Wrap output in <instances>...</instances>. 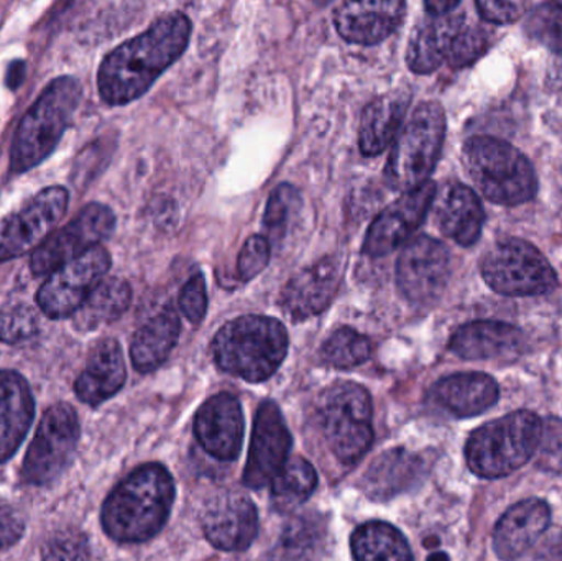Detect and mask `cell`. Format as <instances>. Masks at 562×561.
Instances as JSON below:
<instances>
[{
	"label": "cell",
	"mask_w": 562,
	"mask_h": 561,
	"mask_svg": "<svg viewBox=\"0 0 562 561\" xmlns=\"http://www.w3.org/2000/svg\"><path fill=\"white\" fill-rule=\"evenodd\" d=\"M321 431L334 457L344 464H356L373 440L372 399L362 385L337 382L321 394Z\"/></svg>",
	"instance_id": "8"
},
{
	"label": "cell",
	"mask_w": 562,
	"mask_h": 561,
	"mask_svg": "<svg viewBox=\"0 0 562 561\" xmlns=\"http://www.w3.org/2000/svg\"><path fill=\"white\" fill-rule=\"evenodd\" d=\"M270 262V243L266 236H252L246 240L237 260L240 279L252 280L267 269Z\"/></svg>",
	"instance_id": "41"
},
{
	"label": "cell",
	"mask_w": 562,
	"mask_h": 561,
	"mask_svg": "<svg viewBox=\"0 0 562 561\" xmlns=\"http://www.w3.org/2000/svg\"><path fill=\"white\" fill-rule=\"evenodd\" d=\"M550 507L541 500H527L512 506L494 530L498 559L514 561L527 553L550 526Z\"/></svg>",
	"instance_id": "22"
},
{
	"label": "cell",
	"mask_w": 562,
	"mask_h": 561,
	"mask_svg": "<svg viewBox=\"0 0 562 561\" xmlns=\"http://www.w3.org/2000/svg\"><path fill=\"white\" fill-rule=\"evenodd\" d=\"M33 415L35 404L25 379L15 371H0V463L19 450Z\"/></svg>",
	"instance_id": "25"
},
{
	"label": "cell",
	"mask_w": 562,
	"mask_h": 561,
	"mask_svg": "<svg viewBox=\"0 0 562 561\" xmlns=\"http://www.w3.org/2000/svg\"><path fill=\"white\" fill-rule=\"evenodd\" d=\"M175 483L160 464H145L125 478L104 503L102 527L115 542H147L164 529Z\"/></svg>",
	"instance_id": "2"
},
{
	"label": "cell",
	"mask_w": 562,
	"mask_h": 561,
	"mask_svg": "<svg viewBox=\"0 0 562 561\" xmlns=\"http://www.w3.org/2000/svg\"><path fill=\"white\" fill-rule=\"evenodd\" d=\"M286 352V329L279 319L262 315L231 319L213 341L216 364L252 384L272 378Z\"/></svg>",
	"instance_id": "4"
},
{
	"label": "cell",
	"mask_w": 562,
	"mask_h": 561,
	"mask_svg": "<svg viewBox=\"0 0 562 561\" xmlns=\"http://www.w3.org/2000/svg\"><path fill=\"white\" fill-rule=\"evenodd\" d=\"M409 94L389 92L373 99L363 109L360 119L359 147L366 157L380 155L402 131L403 119L408 111Z\"/></svg>",
	"instance_id": "29"
},
{
	"label": "cell",
	"mask_w": 562,
	"mask_h": 561,
	"mask_svg": "<svg viewBox=\"0 0 562 561\" xmlns=\"http://www.w3.org/2000/svg\"><path fill=\"white\" fill-rule=\"evenodd\" d=\"M481 273L484 282L504 296L544 295L560 282L543 253L518 237L494 244L482 257Z\"/></svg>",
	"instance_id": "9"
},
{
	"label": "cell",
	"mask_w": 562,
	"mask_h": 561,
	"mask_svg": "<svg viewBox=\"0 0 562 561\" xmlns=\"http://www.w3.org/2000/svg\"><path fill=\"white\" fill-rule=\"evenodd\" d=\"M115 229V216L111 207L91 203L79 211L78 216L61 229L53 233L30 260L33 276H52L82 254L101 246Z\"/></svg>",
	"instance_id": "11"
},
{
	"label": "cell",
	"mask_w": 562,
	"mask_h": 561,
	"mask_svg": "<svg viewBox=\"0 0 562 561\" xmlns=\"http://www.w3.org/2000/svg\"><path fill=\"white\" fill-rule=\"evenodd\" d=\"M356 561H413L405 537L385 523L360 526L350 539Z\"/></svg>",
	"instance_id": "33"
},
{
	"label": "cell",
	"mask_w": 562,
	"mask_h": 561,
	"mask_svg": "<svg viewBox=\"0 0 562 561\" xmlns=\"http://www.w3.org/2000/svg\"><path fill=\"white\" fill-rule=\"evenodd\" d=\"M327 527L316 513L301 514L281 530L270 561H317L326 547Z\"/></svg>",
	"instance_id": "31"
},
{
	"label": "cell",
	"mask_w": 562,
	"mask_h": 561,
	"mask_svg": "<svg viewBox=\"0 0 562 561\" xmlns=\"http://www.w3.org/2000/svg\"><path fill=\"white\" fill-rule=\"evenodd\" d=\"M524 333L517 326L504 322L468 323L452 335L449 349L456 356L469 361L510 358L524 348Z\"/></svg>",
	"instance_id": "23"
},
{
	"label": "cell",
	"mask_w": 562,
	"mask_h": 561,
	"mask_svg": "<svg viewBox=\"0 0 562 561\" xmlns=\"http://www.w3.org/2000/svg\"><path fill=\"white\" fill-rule=\"evenodd\" d=\"M79 440V422L72 407L56 404L46 411L23 460L22 478L33 486L53 483L65 471Z\"/></svg>",
	"instance_id": "10"
},
{
	"label": "cell",
	"mask_w": 562,
	"mask_h": 561,
	"mask_svg": "<svg viewBox=\"0 0 562 561\" xmlns=\"http://www.w3.org/2000/svg\"><path fill=\"white\" fill-rule=\"evenodd\" d=\"M178 303H180V310L183 312V315L193 325H200L203 322L207 310V292L206 282H204V277L201 273H196V276L191 277L184 283Z\"/></svg>",
	"instance_id": "42"
},
{
	"label": "cell",
	"mask_w": 562,
	"mask_h": 561,
	"mask_svg": "<svg viewBox=\"0 0 562 561\" xmlns=\"http://www.w3.org/2000/svg\"><path fill=\"white\" fill-rule=\"evenodd\" d=\"M180 318L171 308H165L148 319L132 338V364L138 372H151L160 368L180 338Z\"/></svg>",
	"instance_id": "30"
},
{
	"label": "cell",
	"mask_w": 562,
	"mask_h": 561,
	"mask_svg": "<svg viewBox=\"0 0 562 561\" xmlns=\"http://www.w3.org/2000/svg\"><path fill=\"white\" fill-rule=\"evenodd\" d=\"M425 474L422 458L395 448L380 455L363 474V493L372 501H389L412 490Z\"/></svg>",
	"instance_id": "28"
},
{
	"label": "cell",
	"mask_w": 562,
	"mask_h": 561,
	"mask_svg": "<svg viewBox=\"0 0 562 561\" xmlns=\"http://www.w3.org/2000/svg\"><path fill=\"white\" fill-rule=\"evenodd\" d=\"M446 138L445 109L438 102H423L393 142L385 178L396 191L415 190L429 181Z\"/></svg>",
	"instance_id": "7"
},
{
	"label": "cell",
	"mask_w": 562,
	"mask_h": 561,
	"mask_svg": "<svg viewBox=\"0 0 562 561\" xmlns=\"http://www.w3.org/2000/svg\"><path fill=\"white\" fill-rule=\"evenodd\" d=\"M540 464L544 470L562 474V422L548 420L543 424V437H541Z\"/></svg>",
	"instance_id": "43"
},
{
	"label": "cell",
	"mask_w": 562,
	"mask_h": 561,
	"mask_svg": "<svg viewBox=\"0 0 562 561\" xmlns=\"http://www.w3.org/2000/svg\"><path fill=\"white\" fill-rule=\"evenodd\" d=\"M88 557V539L75 529L55 534L43 549V561H86Z\"/></svg>",
	"instance_id": "40"
},
{
	"label": "cell",
	"mask_w": 562,
	"mask_h": 561,
	"mask_svg": "<svg viewBox=\"0 0 562 561\" xmlns=\"http://www.w3.org/2000/svg\"><path fill=\"white\" fill-rule=\"evenodd\" d=\"M462 165L482 197L501 206L530 203L538 193L531 161L502 138L475 135L462 147Z\"/></svg>",
	"instance_id": "5"
},
{
	"label": "cell",
	"mask_w": 562,
	"mask_h": 561,
	"mask_svg": "<svg viewBox=\"0 0 562 561\" xmlns=\"http://www.w3.org/2000/svg\"><path fill=\"white\" fill-rule=\"evenodd\" d=\"M291 435L284 424L279 405L266 401L257 412L254 424L252 445L244 471V484L250 490H260L272 483L290 455Z\"/></svg>",
	"instance_id": "16"
},
{
	"label": "cell",
	"mask_w": 562,
	"mask_h": 561,
	"mask_svg": "<svg viewBox=\"0 0 562 561\" xmlns=\"http://www.w3.org/2000/svg\"><path fill=\"white\" fill-rule=\"evenodd\" d=\"M38 315L26 303H9L0 310V341L19 345L38 333Z\"/></svg>",
	"instance_id": "38"
},
{
	"label": "cell",
	"mask_w": 562,
	"mask_h": 561,
	"mask_svg": "<svg viewBox=\"0 0 562 561\" xmlns=\"http://www.w3.org/2000/svg\"><path fill=\"white\" fill-rule=\"evenodd\" d=\"M112 259L102 246L53 272L36 293V303L48 318H71L89 293L105 279Z\"/></svg>",
	"instance_id": "13"
},
{
	"label": "cell",
	"mask_w": 562,
	"mask_h": 561,
	"mask_svg": "<svg viewBox=\"0 0 562 561\" xmlns=\"http://www.w3.org/2000/svg\"><path fill=\"white\" fill-rule=\"evenodd\" d=\"M69 194L63 187H48L16 213L0 223V262L35 253L68 210Z\"/></svg>",
	"instance_id": "12"
},
{
	"label": "cell",
	"mask_w": 562,
	"mask_h": 561,
	"mask_svg": "<svg viewBox=\"0 0 562 561\" xmlns=\"http://www.w3.org/2000/svg\"><path fill=\"white\" fill-rule=\"evenodd\" d=\"M406 15L400 0L344 2L334 12V25L346 42L375 45L396 32Z\"/></svg>",
	"instance_id": "19"
},
{
	"label": "cell",
	"mask_w": 562,
	"mask_h": 561,
	"mask_svg": "<svg viewBox=\"0 0 562 561\" xmlns=\"http://www.w3.org/2000/svg\"><path fill=\"white\" fill-rule=\"evenodd\" d=\"M525 32L535 42L554 53H562V7L558 2L541 3L531 10Z\"/></svg>",
	"instance_id": "37"
},
{
	"label": "cell",
	"mask_w": 562,
	"mask_h": 561,
	"mask_svg": "<svg viewBox=\"0 0 562 561\" xmlns=\"http://www.w3.org/2000/svg\"><path fill=\"white\" fill-rule=\"evenodd\" d=\"M451 277V254L441 240L419 236L406 244L396 263V283L412 303L439 300Z\"/></svg>",
	"instance_id": "14"
},
{
	"label": "cell",
	"mask_w": 562,
	"mask_h": 561,
	"mask_svg": "<svg viewBox=\"0 0 562 561\" xmlns=\"http://www.w3.org/2000/svg\"><path fill=\"white\" fill-rule=\"evenodd\" d=\"M194 434L201 447L221 461L236 460L244 440V415L233 394L214 395L198 411Z\"/></svg>",
	"instance_id": "18"
},
{
	"label": "cell",
	"mask_w": 562,
	"mask_h": 561,
	"mask_svg": "<svg viewBox=\"0 0 562 561\" xmlns=\"http://www.w3.org/2000/svg\"><path fill=\"white\" fill-rule=\"evenodd\" d=\"M191 22L173 12L150 29L112 49L98 71V89L109 105H124L144 96L190 43Z\"/></svg>",
	"instance_id": "1"
},
{
	"label": "cell",
	"mask_w": 562,
	"mask_h": 561,
	"mask_svg": "<svg viewBox=\"0 0 562 561\" xmlns=\"http://www.w3.org/2000/svg\"><path fill=\"white\" fill-rule=\"evenodd\" d=\"M465 23L464 13L452 12L448 15H428L418 23L409 38L406 49V63L412 71L429 75L442 63L448 61L452 42Z\"/></svg>",
	"instance_id": "24"
},
{
	"label": "cell",
	"mask_w": 562,
	"mask_h": 561,
	"mask_svg": "<svg viewBox=\"0 0 562 561\" xmlns=\"http://www.w3.org/2000/svg\"><path fill=\"white\" fill-rule=\"evenodd\" d=\"M372 355L370 339L352 328L334 332L321 348L324 362L337 369H352L363 364Z\"/></svg>",
	"instance_id": "35"
},
{
	"label": "cell",
	"mask_w": 562,
	"mask_h": 561,
	"mask_svg": "<svg viewBox=\"0 0 562 561\" xmlns=\"http://www.w3.org/2000/svg\"><path fill=\"white\" fill-rule=\"evenodd\" d=\"M501 389L491 375L464 372L441 379L432 388V399L456 417H475L494 407Z\"/></svg>",
	"instance_id": "27"
},
{
	"label": "cell",
	"mask_w": 562,
	"mask_h": 561,
	"mask_svg": "<svg viewBox=\"0 0 562 561\" xmlns=\"http://www.w3.org/2000/svg\"><path fill=\"white\" fill-rule=\"evenodd\" d=\"M125 378L121 345L115 339H102L92 348L88 364L76 381V395L85 404H102L121 391Z\"/></svg>",
	"instance_id": "26"
},
{
	"label": "cell",
	"mask_w": 562,
	"mask_h": 561,
	"mask_svg": "<svg viewBox=\"0 0 562 561\" xmlns=\"http://www.w3.org/2000/svg\"><path fill=\"white\" fill-rule=\"evenodd\" d=\"M339 283V262L336 257H324L314 266L301 270L284 285L281 308L293 322L313 318L330 305Z\"/></svg>",
	"instance_id": "20"
},
{
	"label": "cell",
	"mask_w": 562,
	"mask_h": 561,
	"mask_svg": "<svg viewBox=\"0 0 562 561\" xmlns=\"http://www.w3.org/2000/svg\"><path fill=\"white\" fill-rule=\"evenodd\" d=\"M488 46H491V33L487 30L465 25L452 42L446 63L456 69L474 65L482 55H485Z\"/></svg>",
	"instance_id": "39"
},
{
	"label": "cell",
	"mask_w": 562,
	"mask_h": 561,
	"mask_svg": "<svg viewBox=\"0 0 562 561\" xmlns=\"http://www.w3.org/2000/svg\"><path fill=\"white\" fill-rule=\"evenodd\" d=\"M317 486L313 464L303 458H291L272 481V500L279 510H291L310 500Z\"/></svg>",
	"instance_id": "34"
},
{
	"label": "cell",
	"mask_w": 562,
	"mask_h": 561,
	"mask_svg": "<svg viewBox=\"0 0 562 561\" xmlns=\"http://www.w3.org/2000/svg\"><path fill=\"white\" fill-rule=\"evenodd\" d=\"M81 98V82L72 76H59L43 89L13 135L10 150L12 173H26L55 152L75 119Z\"/></svg>",
	"instance_id": "3"
},
{
	"label": "cell",
	"mask_w": 562,
	"mask_h": 561,
	"mask_svg": "<svg viewBox=\"0 0 562 561\" xmlns=\"http://www.w3.org/2000/svg\"><path fill=\"white\" fill-rule=\"evenodd\" d=\"M132 290L125 280L108 277L85 300L71 316L76 328L92 332L121 318L131 305Z\"/></svg>",
	"instance_id": "32"
},
{
	"label": "cell",
	"mask_w": 562,
	"mask_h": 561,
	"mask_svg": "<svg viewBox=\"0 0 562 561\" xmlns=\"http://www.w3.org/2000/svg\"><path fill=\"white\" fill-rule=\"evenodd\" d=\"M459 5H461L459 0H432V2L425 3V9L428 15L441 16L456 12Z\"/></svg>",
	"instance_id": "46"
},
{
	"label": "cell",
	"mask_w": 562,
	"mask_h": 561,
	"mask_svg": "<svg viewBox=\"0 0 562 561\" xmlns=\"http://www.w3.org/2000/svg\"><path fill=\"white\" fill-rule=\"evenodd\" d=\"M436 193V184L426 181L393 201L370 224L363 240V253L370 257H383L403 246L428 216Z\"/></svg>",
	"instance_id": "15"
},
{
	"label": "cell",
	"mask_w": 562,
	"mask_h": 561,
	"mask_svg": "<svg viewBox=\"0 0 562 561\" xmlns=\"http://www.w3.org/2000/svg\"><path fill=\"white\" fill-rule=\"evenodd\" d=\"M479 15L485 22L494 23V25H508V23L517 22L524 15V3L505 2V0H479L475 2Z\"/></svg>",
	"instance_id": "44"
},
{
	"label": "cell",
	"mask_w": 562,
	"mask_h": 561,
	"mask_svg": "<svg viewBox=\"0 0 562 561\" xmlns=\"http://www.w3.org/2000/svg\"><path fill=\"white\" fill-rule=\"evenodd\" d=\"M25 523L13 507L0 504V550L10 549L22 539Z\"/></svg>",
	"instance_id": "45"
},
{
	"label": "cell",
	"mask_w": 562,
	"mask_h": 561,
	"mask_svg": "<svg viewBox=\"0 0 562 561\" xmlns=\"http://www.w3.org/2000/svg\"><path fill=\"white\" fill-rule=\"evenodd\" d=\"M435 220L441 233L462 247H471L481 239L485 211L481 198L465 184L452 181L436 193Z\"/></svg>",
	"instance_id": "21"
},
{
	"label": "cell",
	"mask_w": 562,
	"mask_h": 561,
	"mask_svg": "<svg viewBox=\"0 0 562 561\" xmlns=\"http://www.w3.org/2000/svg\"><path fill=\"white\" fill-rule=\"evenodd\" d=\"M428 561H449L448 556L446 553H432L431 557H429Z\"/></svg>",
	"instance_id": "47"
},
{
	"label": "cell",
	"mask_w": 562,
	"mask_h": 561,
	"mask_svg": "<svg viewBox=\"0 0 562 561\" xmlns=\"http://www.w3.org/2000/svg\"><path fill=\"white\" fill-rule=\"evenodd\" d=\"M300 191L290 183L279 184L270 194L267 203L266 216H263V231H266L269 240L283 239L294 220L301 210Z\"/></svg>",
	"instance_id": "36"
},
{
	"label": "cell",
	"mask_w": 562,
	"mask_h": 561,
	"mask_svg": "<svg viewBox=\"0 0 562 561\" xmlns=\"http://www.w3.org/2000/svg\"><path fill=\"white\" fill-rule=\"evenodd\" d=\"M541 437L543 422L538 415L514 412L477 428L465 445V460L477 476L505 478L537 455Z\"/></svg>",
	"instance_id": "6"
},
{
	"label": "cell",
	"mask_w": 562,
	"mask_h": 561,
	"mask_svg": "<svg viewBox=\"0 0 562 561\" xmlns=\"http://www.w3.org/2000/svg\"><path fill=\"white\" fill-rule=\"evenodd\" d=\"M203 530L217 549L227 552L249 549L259 532L256 506L240 493L217 494L204 509Z\"/></svg>",
	"instance_id": "17"
}]
</instances>
